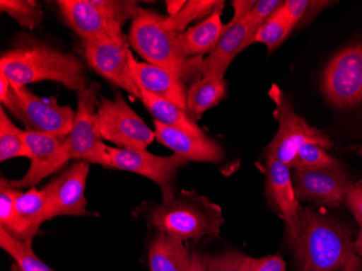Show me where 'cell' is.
I'll return each mask as SVG.
<instances>
[{
    "label": "cell",
    "instance_id": "6da1fadb",
    "mask_svg": "<svg viewBox=\"0 0 362 271\" xmlns=\"http://www.w3.org/2000/svg\"><path fill=\"white\" fill-rule=\"evenodd\" d=\"M0 73L14 86L56 81L76 93L88 86L81 59L36 40H20L1 54Z\"/></svg>",
    "mask_w": 362,
    "mask_h": 271
},
{
    "label": "cell",
    "instance_id": "7a4b0ae2",
    "mask_svg": "<svg viewBox=\"0 0 362 271\" xmlns=\"http://www.w3.org/2000/svg\"><path fill=\"white\" fill-rule=\"evenodd\" d=\"M293 244L300 271H341L361 266L346 228L310 207L302 209V229Z\"/></svg>",
    "mask_w": 362,
    "mask_h": 271
},
{
    "label": "cell",
    "instance_id": "3957f363",
    "mask_svg": "<svg viewBox=\"0 0 362 271\" xmlns=\"http://www.w3.org/2000/svg\"><path fill=\"white\" fill-rule=\"evenodd\" d=\"M140 213L158 232L180 241L219 238L225 223L221 207L194 190H181L174 200L142 205Z\"/></svg>",
    "mask_w": 362,
    "mask_h": 271
},
{
    "label": "cell",
    "instance_id": "277c9868",
    "mask_svg": "<svg viewBox=\"0 0 362 271\" xmlns=\"http://www.w3.org/2000/svg\"><path fill=\"white\" fill-rule=\"evenodd\" d=\"M163 16L153 10H142L132 22L128 44L146 63L158 65L181 79L197 67V59H190L179 44V34L164 28Z\"/></svg>",
    "mask_w": 362,
    "mask_h": 271
},
{
    "label": "cell",
    "instance_id": "5b68a950",
    "mask_svg": "<svg viewBox=\"0 0 362 271\" xmlns=\"http://www.w3.org/2000/svg\"><path fill=\"white\" fill-rule=\"evenodd\" d=\"M269 97L276 105L274 115L279 122V130L266 148V158H276L290 166L304 144H318L323 149L332 148L333 142L325 132L309 125L304 118L295 113L290 100L276 83H272Z\"/></svg>",
    "mask_w": 362,
    "mask_h": 271
},
{
    "label": "cell",
    "instance_id": "8992f818",
    "mask_svg": "<svg viewBox=\"0 0 362 271\" xmlns=\"http://www.w3.org/2000/svg\"><path fill=\"white\" fill-rule=\"evenodd\" d=\"M100 85L89 83L77 93V108L74 124L64 138L70 160L84 161L107 167V148L98 127V93Z\"/></svg>",
    "mask_w": 362,
    "mask_h": 271
},
{
    "label": "cell",
    "instance_id": "52a82bcc",
    "mask_svg": "<svg viewBox=\"0 0 362 271\" xmlns=\"http://www.w3.org/2000/svg\"><path fill=\"white\" fill-rule=\"evenodd\" d=\"M98 127L103 139L121 149L146 150L156 139L153 130L128 105L121 93L98 103Z\"/></svg>",
    "mask_w": 362,
    "mask_h": 271
},
{
    "label": "cell",
    "instance_id": "ba28073f",
    "mask_svg": "<svg viewBox=\"0 0 362 271\" xmlns=\"http://www.w3.org/2000/svg\"><path fill=\"white\" fill-rule=\"evenodd\" d=\"M107 168L135 173L151 179L162 191V202L172 201L176 197V176L180 167L189 162L187 158L173 154L158 156L136 149L111 148L107 146Z\"/></svg>",
    "mask_w": 362,
    "mask_h": 271
},
{
    "label": "cell",
    "instance_id": "9c48e42d",
    "mask_svg": "<svg viewBox=\"0 0 362 271\" xmlns=\"http://www.w3.org/2000/svg\"><path fill=\"white\" fill-rule=\"evenodd\" d=\"M322 89L327 100L341 109L362 101V45L343 49L325 69Z\"/></svg>",
    "mask_w": 362,
    "mask_h": 271
},
{
    "label": "cell",
    "instance_id": "30bf717a",
    "mask_svg": "<svg viewBox=\"0 0 362 271\" xmlns=\"http://www.w3.org/2000/svg\"><path fill=\"white\" fill-rule=\"evenodd\" d=\"M81 52L87 64L98 74L136 99H141V93L130 71L127 38L107 42L81 40Z\"/></svg>",
    "mask_w": 362,
    "mask_h": 271
},
{
    "label": "cell",
    "instance_id": "8fae6325",
    "mask_svg": "<svg viewBox=\"0 0 362 271\" xmlns=\"http://www.w3.org/2000/svg\"><path fill=\"white\" fill-rule=\"evenodd\" d=\"M89 163L76 161L44 188L46 197V220L59 216H86L87 177Z\"/></svg>",
    "mask_w": 362,
    "mask_h": 271
},
{
    "label": "cell",
    "instance_id": "7c38bea8",
    "mask_svg": "<svg viewBox=\"0 0 362 271\" xmlns=\"http://www.w3.org/2000/svg\"><path fill=\"white\" fill-rule=\"evenodd\" d=\"M20 103V117L28 130L65 138L74 124L75 112L72 108L60 105L57 100L44 99L26 86H14Z\"/></svg>",
    "mask_w": 362,
    "mask_h": 271
},
{
    "label": "cell",
    "instance_id": "4fadbf2b",
    "mask_svg": "<svg viewBox=\"0 0 362 271\" xmlns=\"http://www.w3.org/2000/svg\"><path fill=\"white\" fill-rule=\"evenodd\" d=\"M25 142L30 154V166L22 178L11 181L14 188H34L42 179L64 166L70 161L64 138L25 130Z\"/></svg>",
    "mask_w": 362,
    "mask_h": 271
},
{
    "label": "cell",
    "instance_id": "5bb4252c",
    "mask_svg": "<svg viewBox=\"0 0 362 271\" xmlns=\"http://www.w3.org/2000/svg\"><path fill=\"white\" fill-rule=\"evenodd\" d=\"M353 185L341 165L323 168L295 169L293 185L298 199L327 207H339Z\"/></svg>",
    "mask_w": 362,
    "mask_h": 271
},
{
    "label": "cell",
    "instance_id": "9a60e30c",
    "mask_svg": "<svg viewBox=\"0 0 362 271\" xmlns=\"http://www.w3.org/2000/svg\"><path fill=\"white\" fill-rule=\"evenodd\" d=\"M57 6L65 23L81 40L107 42L126 38L122 25L107 18L91 0H59Z\"/></svg>",
    "mask_w": 362,
    "mask_h": 271
},
{
    "label": "cell",
    "instance_id": "2e32d148",
    "mask_svg": "<svg viewBox=\"0 0 362 271\" xmlns=\"http://www.w3.org/2000/svg\"><path fill=\"white\" fill-rule=\"evenodd\" d=\"M266 195L286 221L291 241L294 243L302 229L303 207L295 193L290 167L276 158H267Z\"/></svg>",
    "mask_w": 362,
    "mask_h": 271
},
{
    "label": "cell",
    "instance_id": "e0dca14e",
    "mask_svg": "<svg viewBox=\"0 0 362 271\" xmlns=\"http://www.w3.org/2000/svg\"><path fill=\"white\" fill-rule=\"evenodd\" d=\"M129 67L139 91L168 100L187 111L188 93L180 77L158 65L138 62L132 52H129Z\"/></svg>",
    "mask_w": 362,
    "mask_h": 271
},
{
    "label": "cell",
    "instance_id": "ac0fdd59",
    "mask_svg": "<svg viewBox=\"0 0 362 271\" xmlns=\"http://www.w3.org/2000/svg\"><path fill=\"white\" fill-rule=\"evenodd\" d=\"M154 134L160 144L188 161L204 163L223 161V149L207 136H194L156 121H154Z\"/></svg>",
    "mask_w": 362,
    "mask_h": 271
},
{
    "label": "cell",
    "instance_id": "d6986e66",
    "mask_svg": "<svg viewBox=\"0 0 362 271\" xmlns=\"http://www.w3.org/2000/svg\"><path fill=\"white\" fill-rule=\"evenodd\" d=\"M249 34V18L237 23H228L213 52L202 62L203 77L225 79L233 59L246 48Z\"/></svg>",
    "mask_w": 362,
    "mask_h": 271
},
{
    "label": "cell",
    "instance_id": "ffe728a7",
    "mask_svg": "<svg viewBox=\"0 0 362 271\" xmlns=\"http://www.w3.org/2000/svg\"><path fill=\"white\" fill-rule=\"evenodd\" d=\"M46 221V197L44 189L36 187L25 192L20 191L14 205V220L10 234L16 239L33 243L42 224Z\"/></svg>",
    "mask_w": 362,
    "mask_h": 271
},
{
    "label": "cell",
    "instance_id": "44dd1931",
    "mask_svg": "<svg viewBox=\"0 0 362 271\" xmlns=\"http://www.w3.org/2000/svg\"><path fill=\"white\" fill-rule=\"evenodd\" d=\"M150 271H189L191 253L185 242L156 232L148 250Z\"/></svg>",
    "mask_w": 362,
    "mask_h": 271
},
{
    "label": "cell",
    "instance_id": "7402d4cb",
    "mask_svg": "<svg viewBox=\"0 0 362 271\" xmlns=\"http://www.w3.org/2000/svg\"><path fill=\"white\" fill-rule=\"evenodd\" d=\"M223 7V5L219 6L204 21L179 34V44L187 56H201L213 52L225 30L221 22Z\"/></svg>",
    "mask_w": 362,
    "mask_h": 271
},
{
    "label": "cell",
    "instance_id": "603a6c76",
    "mask_svg": "<svg viewBox=\"0 0 362 271\" xmlns=\"http://www.w3.org/2000/svg\"><path fill=\"white\" fill-rule=\"evenodd\" d=\"M140 93H141L140 100L148 111L152 114L154 121L188 134H194V136H205L202 129L197 125L185 110L180 109L168 100L146 91H140Z\"/></svg>",
    "mask_w": 362,
    "mask_h": 271
},
{
    "label": "cell",
    "instance_id": "cb8c5ba5",
    "mask_svg": "<svg viewBox=\"0 0 362 271\" xmlns=\"http://www.w3.org/2000/svg\"><path fill=\"white\" fill-rule=\"evenodd\" d=\"M227 93L225 79L203 77L191 85L187 95V113L191 118H199L207 110L216 107Z\"/></svg>",
    "mask_w": 362,
    "mask_h": 271
},
{
    "label": "cell",
    "instance_id": "d4e9b609",
    "mask_svg": "<svg viewBox=\"0 0 362 271\" xmlns=\"http://www.w3.org/2000/svg\"><path fill=\"white\" fill-rule=\"evenodd\" d=\"M0 248L13 258L18 271H54L38 258L32 243L20 241L0 227Z\"/></svg>",
    "mask_w": 362,
    "mask_h": 271
},
{
    "label": "cell",
    "instance_id": "484cf974",
    "mask_svg": "<svg viewBox=\"0 0 362 271\" xmlns=\"http://www.w3.org/2000/svg\"><path fill=\"white\" fill-rule=\"evenodd\" d=\"M14 158H30L25 142V130L16 127L5 108H0V161L11 160Z\"/></svg>",
    "mask_w": 362,
    "mask_h": 271
},
{
    "label": "cell",
    "instance_id": "4316f807",
    "mask_svg": "<svg viewBox=\"0 0 362 271\" xmlns=\"http://www.w3.org/2000/svg\"><path fill=\"white\" fill-rule=\"evenodd\" d=\"M221 5H223V1L190 0V1H187L182 9L175 16H163L162 23L164 28L173 30V32L184 33L191 22L201 19L211 12L213 13Z\"/></svg>",
    "mask_w": 362,
    "mask_h": 271
},
{
    "label": "cell",
    "instance_id": "83f0119b",
    "mask_svg": "<svg viewBox=\"0 0 362 271\" xmlns=\"http://www.w3.org/2000/svg\"><path fill=\"white\" fill-rule=\"evenodd\" d=\"M0 10L28 30H35L42 24V7L35 0H1Z\"/></svg>",
    "mask_w": 362,
    "mask_h": 271
},
{
    "label": "cell",
    "instance_id": "f1b7e54d",
    "mask_svg": "<svg viewBox=\"0 0 362 271\" xmlns=\"http://www.w3.org/2000/svg\"><path fill=\"white\" fill-rule=\"evenodd\" d=\"M291 32H292V28H291L286 16L279 8L258 30L253 44L254 42L265 44L269 49V52H272L286 40Z\"/></svg>",
    "mask_w": 362,
    "mask_h": 271
},
{
    "label": "cell",
    "instance_id": "f546056e",
    "mask_svg": "<svg viewBox=\"0 0 362 271\" xmlns=\"http://www.w3.org/2000/svg\"><path fill=\"white\" fill-rule=\"evenodd\" d=\"M337 166H339V163L331 158L322 146L307 144L298 150L288 167L294 169H306Z\"/></svg>",
    "mask_w": 362,
    "mask_h": 271
},
{
    "label": "cell",
    "instance_id": "4dcf8cb0",
    "mask_svg": "<svg viewBox=\"0 0 362 271\" xmlns=\"http://www.w3.org/2000/svg\"><path fill=\"white\" fill-rule=\"evenodd\" d=\"M91 3L122 26L128 20L134 21L144 10L133 0H91Z\"/></svg>",
    "mask_w": 362,
    "mask_h": 271
},
{
    "label": "cell",
    "instance_id": "1f68e13d",
    "mask_svg": "<svg viewBox=\"0 0 362 271\" xmlns=\"http://www.w3.org/2000/svg\"><path fill=\"white\" fill-rule=\"evenodd\" d=\"M329 1H309V0H286L280 10L286 16L292 30L303 20H309L311 14H317L330 5Z\"/></svg>",
    "mask_w": 362,
    "mask_h": 271
},
{
    "label": "cell",
    "instance_id": "d6a6232c",
    "mask_svg": "<svg viewBox=\"0 0 362 271\" xmlns=\"http://www.w3.org/2000/svg\"><path fill=\"white\" fill-rule=\"evenodd\" d=\"M253 258L237 250L209 255V271H252Z\"/></svg>",
    "mask_w": 362,
    "mask_h": 271
},
{
    "label": "cell",
    "instance_id": "836d02e7",
    "mask_svg": "<svg viewBox=\"0 0 362 271\" xmlns=\"http://www.w3.org/2000/svg\"><path fill=\"white\" fill-rule=\"evenodd\" d=\"M282 4H284V1H280V0H260V1H256V5L254 6L251 13L247 16V18H249V34H247L246 47H250L253 44L254 38H255L258 30L279 8L281 7Z\"/></svg>",
    "mask_w": 362,
    "mask_h": 271
},
{
    "label": "cell",
    "instance_id": "e575fe53",
    "mask_svg": "<svg viewBox=\"0 0 362 271\" xmlns=\"http://www.w3.org/2000/svg\"><path fill=\"white\" fill-rule=\"evenodd\" d=\"M19 189L14 188L11 181L1 177L0 179V227L9 231L13 225L14 205L19 195Z\"/></svg>",
    "mask_w": 362,
    "mask_h": 271
},
{
    "label": "cell",
    "instance_id": "d590c367",
    "mask_svg": "<svg viewBox=\"0 0 362 271\" xmlns=\"http://www.w3.org/2000/svg\"><path fill=\"white\" fill-rule=\"evenodd\" d=\"M345 202L351 209V214L355 216L362 231V188L359 185H351V188L345 195Z\"/></svg>",
    "mask_w": 362,
    "mask_h": 271
},
{
    "label": "cell",
    "instance_id": "8d00e7d4",
    "mask_svg": "<svg viewBox=\"0 0 362 271\" xmlns=\"http://www.w3.org/2000/svg\"><path fill=\"white\" fill-rule=\"evenodd\" d=\"M286 264L280 256H265L253 258L252 271H286Z\"/></svg>",
    "mask_w": 362,
    "mask_h": 271
},
{
    "label": "cell",
    "instance_id": "74e56055",
    "mask_svg": "<svg viewBox=\"0 0 362 271\" xmlns=\"http://www.w3.org/2000/svg\"><path fill=\"white\" fill-rule=\"evenodd\" d=\"M256 1H247V0H235L233 1V7L235 9V16L229 23H237L245 19L246 16L251 13Z\"/></svg>",
    "mask_w": 362,
    "mask_h": 271
},
{
    "label": "cell",
    "instance_id": "f35d334b",
    "mask_svg": "<svg viewBox=\"0 0 362 271\" xmlns=\"http://www.w3.org/2000/svg\"><path fill=\"white\" fill-rule=\"evenodd\" d=\"M209 254L193 250L191 253V265L189 271H209Z\"/></svg>",
    "mask_w": 362,
    "mask_h": 271
},
{
    "label": "cell",
    "instance_id": "ab89813d",
    "mask_svg": "<svg viewBox=\"0 0 362 271\" xmlns=\"http://www.w3.org/2000/svg\"><path fill=\"white\" fill-rule=\"evenodd\" d=\"M186 3L187 1H175V0L174 1H166V8H168V13H170L168 16H173L178 13Z\"/></svg>",
    "mask_w": 362,
    "mask_h": 271
},
{
    "label": "cell",
    "instance_id": "60d3db41",
    "mask_svg": "<svg viewBox=\"0 0 362 271\" xmlns=\"http://www.w3.org/2000/svg\"><path fill=\"white\" fill-rule=\"evenodd\" d=\"M354 248H355L356 252L359 255L360 260H361V266H360V270L362 271V231L358 234L357 239L354 241Z\"/></svg>",
    "mask_w": 362,
    "mask_h": 271
},
{
    "label": "cell",
    "instance_id": "b9f144b4",
    "mask_svg": "<svg viewBox=\"0 0 362 271\" xmlns=\"http://www.w3.org/2000/svg\"><path fill=\"white\" fill-rule=\"evenodd\" d=\"M341 271H361V270H360V269L353 268V269H344V270H341Z\"/></svg>",
    "mask_w": 362,
    "mask_h": 271
},
{
    "label": "cell",
    "instance_id": "7bdbcfd3",
    "mask_svg": "<svg viewBox=\"0 0 362 271\" xmlns=\"http://www.w3.org/2000/svg\"><path fill=\"white\" fill-rule=\"evenodd\" d=\"M13 271H18V270H16V268H14V269H13Z\"/></svg>",
    "mask_w": 362,
    "mask_h": 271
}]
</instances>
